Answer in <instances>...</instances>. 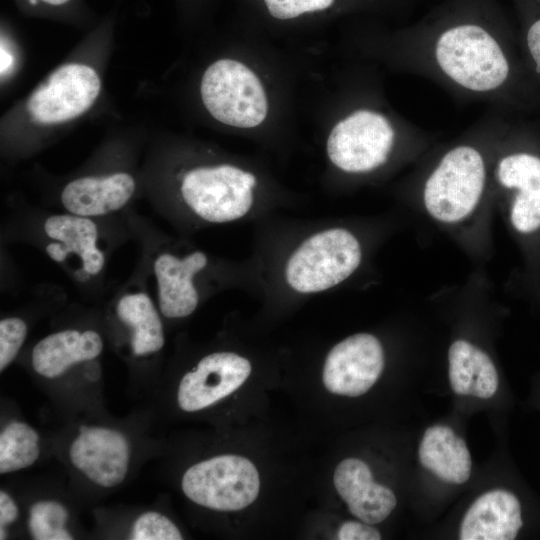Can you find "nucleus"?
I'll return each instance as SVG.
<instances>
[{"instance_id": "f3484780", "label": "nucleus", "mask_w": 540, "mask_h": 540, "mask_svg": "<svg viewBox=\"0 0 540 540\" xmlns=\"http://www.w3.org/2000/svg\"><path fill=\"white\" fill-rule=\"evenodd\" d=\"M119 319L133 330L132 349L137 356L159 351L165 342L159 314L144 293L123 296L116 308Z\"/></svg>"}, {"instance_id": "4468645a", "label": "nucleus", "mask_w": 540, "mask_h": 540, "mask_svg": "<svg viewBox=\"0 0 540 540\" xmlns=\"http://www.w3.org/2000/svg\"><path fill=\"white\" fill-rule=\"evenodd\" d=\"M134 191L135 180L125 172L85 176L64 187L61 202L69 213L92 218L123 208Z\"/></svg>"}, {"instance_id": "423d86ee", "label": "nucleus", "mask_w": 540, "mask_h": 540, "mask_svg": "<svg viewBox=\"0 0 540 540\" xmlns=\"http://www.w3.org/2000/svg\"><path fill=\"white\" fill-rule=\"evenodd\" d=\"M256 184L253 174L233 165L200 166L184 174L180 193L199 218L223 223L238 220L250 211Z\"/></svg>"}, {"instance_id": "b1692460", "label": "nucleus", "mask_w": 540, "mask_h": 540, "mask_svg": "<svg viewBox=\"0 0 540 540\" xmlns=\"http://www.w3.org/2000/svg\"><path fill=\"white\" fill-rule=\"evenodd\" d=\"M498 388L496 368L487 353L480 349L470 395L482 399L491 398Z\"/></svg>"}, {"instance_id": "393cba45", "label": "nucleus", "mask_w": 540, "mask_h": 540, "mask_svg": "<svg viewBox=\"0 0 540 540\" xmlns=\"http://www.w3.org/2000/svg\"><path fill=\"white\" fill-rule=\"evenodd\" d=\"M337 538L340 540H379L381 534L371 524L347 521L339 528Z\"/></svg>"}, {"instance_id": "0eeeda50", "label": "nucleus", "mask_w": 540, "mask_h": 540, "mask_svg": "<svg viewBox=\"0 0 540 540\" xmlns=\"http://www.w3.org/2000/svg\"><path fill=\"white\" fill-rule=\"evenodd\" d=\"M493 202L498 201L512 229L530 235L540 229V157L507 151L495 144L491 165Z\"/></svg>"}, {"instance_id": "9b49d317", "label": "nucleus", "mask_w": 540, "mask_h": 540, "mask_svg": "<svg viewBox=\"0 0 540 540\" xmlns=\"http://www.w3.org/2000/svg\"><path fill=\"white\" fill-rule=\"evenodd\" d=\"M250 373V362L238 354H209L181 379L177 394L179 407L187 412L207 408L238 389Z\"/></svg>"}, {"instance_id": "39448f33", "label": "nucleus", "mask_w": 540, "mask_h": 540, "mask_svg": "<svg viewBox=\"0 0 540 540\" xmlns=\"http://www.w3.org/2000/svg\"><path fill=\"white\" fill-rule=\"evenodd\" d=\"M358 238L345 228L315 233L289 257L285 279L298 293H318L348 279L362 261Z\"/></svg>"}, {"instance_id": "4be33fe9", "label": "nucleus", "mask_w": 540, "mask_h": 540, "mask_svg": "<svg viewBox=\"0 0 540 540\" xmlns=\"http://www.w3.org/2000/svg\"><path fill=\"white\" fill-rule=\"evenodd\" d=\"M182 535L177 526L158 512L141 514L133 524V540H180Z\"/></svg>"}, {"instance_id": "9d476101", "label": "nucleus", "mask_w": 540, "mask_h": 540, "mask_svg": "<svg viewBox=\"0 0 540 540\" xmlns=\"http://www.w3.org/2000/svg\"><path fill=\"white\" fill-rule=\"evenodd\" d=\"M383 367L380 341L372 334L358 333L330 350L323 368V382L332 393L357 397L373 386Z\"/></svg>"}, {"instance_id": "7ed1b4c3", "label": "nucleus", "mask_w": 540, "mask_h": 540, "mask_svg": "<svg viewBox=\"0 0 540 540\" xmlns=\"http://www.w3.org/2000/svg\"><path fill=\"white\" fill-rule=\"evenodd\" d=\"M407 132H403L398 122L378 108H355L330 130L326 142L327 155L342 172L372 173L390 161Z\"/></svg>"}, {"instance_id": "aec40b11", "label": "nucleus", "mask_w": 540, "mask_h": 540, "mask_svg": "<svg viewBox=\"0 0 540 540\" xmlns=\"http://www.w3.org/2000/svg\"><path fill=\"white\" fill-rule=\"evenodd\" d=\"M478 349L464 339L455 340L449 347V380L456 394L470 395Z\"/></svg>"}, {"instance_id": "412c9836", "label": "nucleus", "mask_w": 540, "mask_h": 540, "mask_svg": "<svg viewBox=\"0 0 540 540\" xmlns=\"http://www.w3.org/2000/svg\"><path fill=\"white\" fill-rule=\"evenodd\" d=\"M333 481L338 494L347 503L360 488L373 479L371 470L365 462L347 458L336 467Z\"/></svg>"}, {"instance_id": "1a4fd4ad", "label": "nucleus", "mask_w": 540, "mask_h": 540, "mask_svg": "<svg viewBox=\"0 0 540 540\" xmlns=\"http://www.w3.org/2000/svg\"><path fill=\"white\" fill-rule=\"evenodd\" d=\"M100 90L101 81L94 68L67 63L55 69L32 91L27 111L41 124L69 121L89 110Z\"/></svg>"}, {"instance_id": "6ab92c4d", "label": "nucleus", "mask_w": 540, "mask_h": 540, "mask_svg": "<svg viewBox=\"0 0 540 540\" xmlns=\"http://www.w3.org/2000/svg\"><path fill=\"white\" fill-rule=\"evenodd\" d=\"M397 504L396 496L388 487L371 481L362 487L348 502L350 512L368 524L385 520Z\"/></svg>"}, {"instance_id": "7c9ffc66", "label": "nucleus", "mask_w": 540, "mask_h": 540, "mask_svg": "<svg viewBox=\"0 0 540 540\" xmlns=\"http://www.w3.org/2000/svg\"><path fill=\"white\" fill-rule=\"evenodd\" d=\"M6 535L5 526H0V539H6Z\"/></svg>"}, {"instance_id": "5701e85b", "label": "nucleus", "mask_w": 540, "mask_h": 540, "mask_svg": "<svg viewBox=\"0 0 540 540\" xmlns=\"http://www.w3.org/2000/svg\"><path fill=\"white\" fill-rule=\"evenodd\" d=\"M27 336L26 323L17 317L0 321V371L16 357Z\"/></svg>"}, {"instance_id": "c756f323", "label": "nucleus", "mask_w": 540, "mask_h": 540, "mask_svg": "<svg viewBox=\"0 0 540 540\" xmlns=\"http://www.w3.org/2000/svg\"><path fill=\"white\" fill-rule=\"evenodd\" d=\"M72 535L64 528H54L51 536V540H72Z\"/></svg>"}, {"instance_id": "a878e982", "label": "nucleus", "mask_w": 540, "mask_h": 540, "mask_svg": "<svg viewBox=\"0 0 540 540\" xmlns=\"http://www.w3.org/2000/svg\"><path fill=\"white\" fill-rule=\"evenodd\" d=\"M19 516V509L13 499L3 490L0 492V526L13 523Z\"/></svg>"}, {"instance_id": "f03ea898", "label": "nucleus", "mask_w": 540, "mask_h": 540, "mask_svg": "<svg viewBox=\"0 0 540 540\" xmlns=\"http://www.w3.org/2000/svg\"><path fill=\"white\" fill-rule=\"evenodd\" d=\"M494 124L445 148L422 180L425 213L443 228L468 235L484 225L490 204L491 165L497 141Z\"/></svg>"}, {"instance_id": "6e6552de", "label": "nucleus", "mask_w": 540, "mask_h": 540, "mask_svg": "<svg viewBox=\"0 0 540 540\" xmlns=\"http://www.w3.org/2000/svg\"><path fill=\"white\" fill-rule=\"evenodd\" d=\"M194 503L218 510L237 511L257 497L260 480L254 464L237 455L213 457L191 466L181 482Z\"/></svg>"}, {"instance_id": "20e7f679", "label": "nucleus", "mask_w": 540, "mask_h": 540, "mask_svg": "<svg viewBox=\"0 0 540 540\" xmlns=\"http://www.w3.org/2000/svg\"><path fill=\"white\" fill-rule=\"evenodd\" d=\"M202 103L218 122L239 129L260 126L269 100L263 82L247 64L222 58L210 64L200 82Z\"/></svg>"}, {"instance_id": "2eb2a0df", "label": "nucleus", "mask_w": 540, "mask_h": 540, "mask_svg": "<svg viewBox=\"0 0 540 540\" xmlns=\"http://www.w3.org/2000/svg\"><path fill=\"white\" fill-rule=\"evenodd\" d=\"M44 232L54 240L46 246V252L55 262L75 253L87 274L97 275L103 269L105 257L97 247L98 230L91 218L71 213L52 215L44 222Z\"/></svg>"}, {"instance_id": "f8f14e48", "label": "nucleus", "mask_w": 540, "mask_h": 540, "mask_svg": "<svg viewBox=\"0 0 540 540\" xmlns=\"http://www.w3.org/2000/svg\"><path fill=\"white\" fill-rule=\"evenodd\" d=\"M521 506L517 497L503 489L479 496L466 511L461 525V540H513L522 527Z\"/></svg>"}, {"instance_id": "a211bd4d", "label": "nucleus", "mask_w": 540, "mask_h": 540, "mask_svg": "<svg viewBox=\"0 0 540 540\" xmlns=\"http://www.w3.org/2000/svg\"><path fill=\"white\" fill-rule=\"evenodd\" d=\"M266 18L294 23L328 16L342 9L346 0H252Z\"/></svg>"}, {"instance_id": "ddd939ff", "label": "nucleus", "mask_w": 540, "mask_h": 540, "mask_svg": "<svg viewBox=\"0 0 540 540\" xmlns=\"http://www.w3.org/2000/svg\"><path fill=\"white\" fill-rule=\"evenodd\" d=\"M207 264L203 252L195 251L184 258L163 253L154 262L161 313L167 318H183L198 305L193 278Z\"/></svg>"}, {"instance_id": "c85d7f7f", "label": "nucleus", "mask_w": 540, "mask_h": 540, "mask_svg": "<svg viewBox=\"0 0 540 540\" xmlns=\"http://www.w3.org/2000/svg\"><path fill=\"white\" fill-rule=\"evenodd\" d=\"M13 57L9 50L1 45V75L6 74L12 67Z\"/></svg>"}, {"instance_id": "f257e3e1", "label": "nucleus", "mask_w": 540, "mask_h": 540, "mask_svg": "<svg viewBox=\"0 0 540 540\" xmlns=\"http://www.w3.org/2000/svg\"><path fill=\"white\" fill-rule=\"evenodd\" d=\"M403 62L448 90L496 102L512 76L508 53L495 33L473 22L402 43Z\"/></svg>"}, {"instance_id": "dca6fc26", "label": "nucleus", "mask_w": 540, "mask_h": 540, "mask_svg": "<svg viewBox=\"0 0 540 540\" xmlns=\"http://www.w3.org/2000/svg\"><path fill=\"white\" fill-rule=\"evenodd\" d=\"M102 349L103 341L96 331L63 330L46 336L35 345L32 365L38 374L56 378L71 365L96 358Z\"/></svg>"}, {"instance_id": "bb28decb", "label": "nucleus", "mask_w": 540, "mask_h": 540, "mask_svg": "<svg viewBox=\"0 0 540 540\" xmlns=\"http://www.w3.org/2000/svg\"><path fill=\"white\" fill-rule=\"evenodd\" d=\"M526 42L529 53L540 71V19L535 21L528 29Z\"/></svg>"}, {"instance_id": "cd10ccee", "label": "nucleus", "mask_w": 540, "mask_h": 540, "mask_svg": "<svg viewBox=\"0 0 540 540\" xmlns=\"http://www.w3.org/2000/svg\"><path fill=\"white\" fill-rule=\"evenodd\" d=\"M32 10L59 11L70 8L75 0H18Z\"/></svg>"}]
</instances>
